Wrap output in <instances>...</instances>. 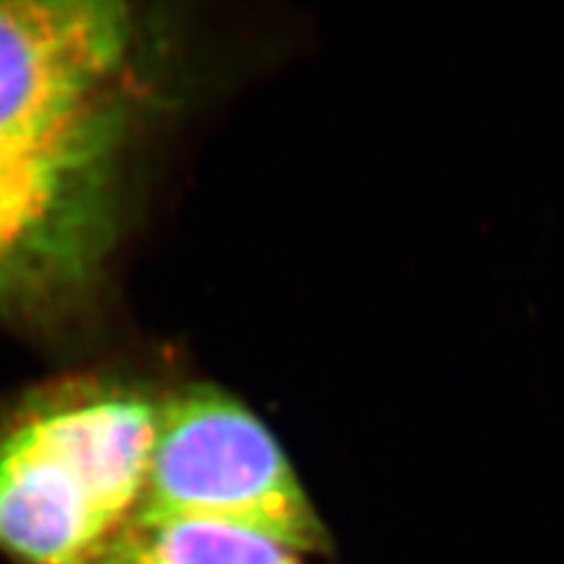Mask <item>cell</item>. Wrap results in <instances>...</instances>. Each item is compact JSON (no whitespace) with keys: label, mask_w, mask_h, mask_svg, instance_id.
<instances>
[{"label":"cell","mask_w":564,"mask_h":564,"mask_svg":"<svg viewBox=\"0 0 564 564\" xmlns=\"http://www.w3.org/2000/svg\"><path fill=\"white\" fill-rule=\"evenodd\" d=\"M134 518L224 522L308 557L332 553L327 527L273 433L245 404L212 388L161 404Z\"/></svg>","instance_id":"obj_2"},{"label":"cell","mask_w":564,"mask_h":564,"mask_svg":"<svg viewBox=\"0 0 564 564\" xmlns=\"http://www.w3.org/2000/svg\"><path fill=\"white\" fill-rule=\"evenodd\" d=\"M93 564H313L271 536L207 520L132 518Z\"/></svg>","instance_id":"obj_5"},{"label":"cell","mask_w":564,"mask_h":564,"mask_svg":"<svg viewBox=\"0 0 564 564\" xmlns=\"http://www.w3.org/2000/svg\"><path fill=\"white\" fill-rule=\"evenodd\" d=\"M130 47L120 3L0 0V153L104 141Z\"/></svg>","instance_id":"obj_3"},{"label":"cell","mask_w":564,"mask_h":564,"mask_svg":"<svg viewBox=\"0 0 564 564\" xmlns=\"http://www.w3.org/2000/svg\"><path fill=\"white\" fill-rule=\"evenodd\" d=\"M101 149L104 141L0 153V302L35 285L74 252Z\"/></svg>","instance_id":"obj_4"},{"label":"cell","mask_w":564,"mask_h":564,"mask_svg":"<svg viewBox=\"0 0 564 564\" xmlns=\"http://www.w3.org/2000/svg\"><path fill=\"white\" fill-rule=\"evenodd\" d=\"M161 404L118 388L50 398L0 433V555L93 564L137 516Z\"/></svg>","instance_id":"obj_1"}]
</instances>
